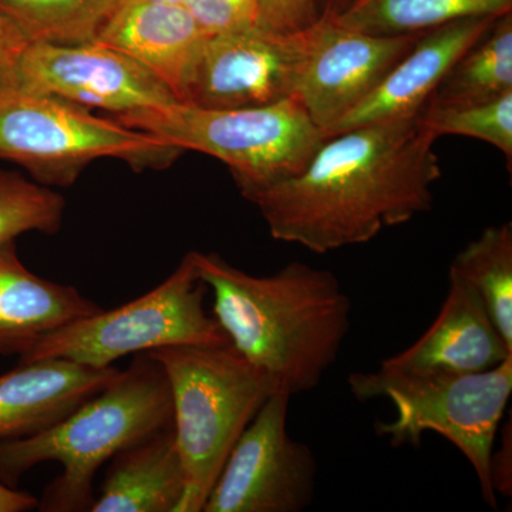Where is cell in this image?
Listing matches in <instances>:
<instances>
[{
	"label": "cell",
	"instance_id": "cell-2",
	"mask_svg": "<svg viewBox=\"0 0 512 512\" xmlns=\"http://www.w3.org/2000/svg\"><path fill=\"white\" fill-rule=\"evenodd\" d=\"M190 254L232 348L291 396L315 389L349 335L352 302L339 279L302 262L254 276L221 255Z\"/></svg>",
	"mask_w": 512,
	"mask_h": 512
},
{
	"label": "cell",
	"instance_id": "cell-10",
	"mask_svg": "<svg viewBox=\"0 0 512 512\" xmlns=\"http://www.w3.org/2000/svg\"><path fill=\"white\" fill-rule=\"evenodd\" d=\"M306 47V29L282 35L252 26L208 35L185 77L180 103L248 109L295 97Z\"/></svg>",
	"mask_w": 512,
	"mask_h": 512
},
{
	"label": "cell",
	"instance_id": "cell-7",
	"mask_svg": "<svg viewBox=\"0 0 512 512\" xmlns=\"http://www.w3.org/2000/svg\"><path fill=\"white\" fill-rule=\"evenodd\" d=\"M181 153L59 97L20 90L0 96V158L22 165L43 185L70 187L99 158H120L143 170L167 167Z\"/></svg>",
	"mask_w": 512,
	"mask_h": 512
},
{
	"label": "cell",
	"instance_id": "cell-27",
	"mask_svg": "<svg viewBox=\"0 0 512 512\" xmlns=\"http://www.w3.org/2000/svg\"><path fill=\"white\" fill-rule=\"evenodd\" d=\"M29 42L0 10V96L19 89V67Z\"/></svg>",
	"mask_w": 512,
	"mask_h": 512
},
{
	"label": "cell",
	"instance_id": "cell-13",
	"mask_svg": "<svg viewBox=\"0 0 512 512\" xmlns=\"http://www.w3.org/2000/svg\"><path fill=\"white\" fill-rule=\"evenodd\" d=\"M497 19H458L421 33L412 49L329 131L328 137L367 124L420 114L454 64L483 39Z\"/></svg>",
	"mask_w": 512,
	"mask_h": 512
},
{
	"label": "cell",
	"instance_id": "cell-14",
	"mask_svg": "<svg viewBox=\"0 0 512 512\" xmlns=\"http://www.w3.org/2000/svg\"><path fill=\"white\" fill-rule=\"evenodd\" d=\"M512 356L490 313L466 279L448 269V291L436 320L409 349L383 360L403 372L477 373Z\"/></svg>",
	"mask_w": 512,
	"mask_h": 512
},
{
	"label": "cell",
	"instance_id": "cell-5",
	"mask_svg": "<svg viewBox=\"0 0 512 512\" xmlns=\"http://www.w3.org/2000/svg\"><path fill=\"white\" fill-rule=\"evenodd\" d=\"M348 384L362 402L386 397L394 404L396 419L376 424L379 436L393 447L419 446L427 431L453 443L476 471L485 504L497 508L490 460L512 393V356L477 373L403 372L380 366L376 372L353 373Z\"/></svg>",
	"mask_w": 512,
	"mask_h": 512
},
{
	"label": "cell",
	"instance_id": "cell-1",
	"mask_svg": "<svg viewBox=\"0 0 512 512\" xmlns=\"http://www.w3.org/2000/svg\"><path fill=\"white\" fill-rule=\"evenodd\" d=\"M437 140L420 114L353 128L326 138L301 173L247 200L278 241L315 254L366 244L430 210Z\"/></svg>",
	"mask_w": 512,
	"mask_h": 512
},
{
	"label": "cell",
	"instance_id": "cell-11",
	"mask_svg": "<svg viewBox=\"0 0 512 512\" xmlns=\"http://www.w3.org/2000/svg\"><path fill=\"white\" fill-rule=\"evenodd\" d=\"M18 90L59 97L116 117L178 101L146 66L97 40L69 46L29 43L20 60Z\"/></svg>",
	"mask_w": 512,
	"mask_h": 512
},
{
	"label": "cell",
	"instance_id": "cell-18",
	"mask_svg": "<svg viewBox=\"0 0 512 512\" xmlns=\"http://www.w3.org/2000/svg\"><path fill=\"white\" fill-rule=\"evenodd\" d=\"M92 512H177L187 478L174 426L154 431L111 458Z\"/></svg>",
	"mask_w": 512,
	"mask_h": 512
},
{
	"label": "cell",
	"instance_id": "cell-28",
	"mask_svg": "<svg viewBox=\"0 0 512 512\" xmlns=\"http://www.w3.org/2000/svg\"><path fill=\"white\" fill-rule=\"evenodd\" d=\"M490 480L495 495L511 498L512 495V426L511 417L501 430V444L493 450L490 460Z\"/></svg>",
	"mask_w": 512,
	"mask_h": 512
},
{
	"label": "cell",
	"instance_id": "cell-9",
	"mask_svg": "<svg viewBox=\"0 0 512 512\" xmlns=\"http://www.w3.org/2000/svg\"><path fill=\"white\" fill-rule=\"evenodd\" d=\"M291 394L268 397L229 451L202 512H302L315 498L311 448L288 433Z\"/></svg>",
	"mask_w": 512,
	"mask_h": 512
},
{
	"label": "cell",
	"instance_id": "cell-12",
	"mask_svg": "<svg viewBox=\"0 0 512 512\" xmlns=\"http://www.w3.org/2000/svg\"><path fill=\"white\" fill-rule=\"evenodd\" d=\"M306 36L295 97L326 138L420 37L367 35L343 28L326 15L306 29Z\"/></svg>",
	"mask_w": 512,
	"mask_h": 512
},
{
	"label": "cell",
	"instance_id": "cell-4",
	"mask_svg": "<svg viewBox=\"0 0 512 512\" xmlns=\"http://www.w3.org/2000/svg\"><path fill=\"white\" fill-rule=\"evenodd\" d=\"M163 366L173 396L174 433L187 478L177 512H202L229 451L278 386L225 346L147 352Z\"/></svg>",
	"mask_w": 512,
	"mask_h": 512
},
{
	"label": "cell",
	"instance_id": "cell-19",
	"mask_svg": "<svg viewBox=\"0 0 512 512\" xmlns=\"http://www.w3.org/2000/svg\"><path fill=\"white\" fill-rule=\"evenodd\" d=\"M512 12V0H346L333 13V22L376 36L421 35L458 19Z\"/></svg>",
	"mask_w": 512,
	"mask_h": 512
},
{
	"label": "cell",
	"instance_id": "cell-31",
	"mask_svg": "<svg viewBox=\"0 0 512 512\" xmlns=\"http://www.w3.org/2000/svg\"><path fill=\"white\" fill-rule=\"evenodd\" d=\"M346 0H326V8L323 13H333L338 10Z\"/></svg>",
	"mask_w": 512,
	"mask_h": 512
},
{
	"label": "cell",
	"instance_id": "cell-6",
	"mask_svg": "<svg viewBox=\"0 0 512 512\" xmlns=\"http://www.w3.org/2000/svg\"><path fill=\"white\" fill-rule=\"evenodd\" d=\"M116 120L177 150L227 164L245 200L301 173L326 140L296 97L248 109H202L177 101Z\"/></svg>",
	"mask_w": 512,
	"mask_h": 512
},
{
	"label": "cell",
	"instance_id": "cell-26",
	"mask_svg": "<svg viewBox=\"0 0 512 512\" xmlns=\"http://www.w3.org/2000/svg\"><path fill=\"white\" fill-rule=\"evenodd\" d=\"M318 19V0H255V26L268 32H302Z\"/></svg>",
	"mask_w": 512,
	"mask_h": 512
},
{
	"label": "cell",
	"instance_id": "cell-3",
	"mask_svg": "<svg viewBox=\"0 0 512 512\" xmlns=\"http://www.w3.org/2000/svg\"><path fill=\"white\" fill-rule=\"evenodd\" d=\"M174 423L173 396L163 366L147 353L101 392L49 430L0 443V483L15 487L30 468L62 464L47 485L40 511H90L93 481L106 461L154 431Z\"/></svg>",
	"mask_w": 512,
	"mask_h": 512
},
{
	"label": "cell",
	"instance_id": "cell-21",
	"mask_svg": "<svg viewBox=\"0 0 512 512\" xmlns=\"http://www.w3.org/2000/svg\"><path fill=\"white\" fill-rule=\"evenodd\" d=\"M450 268L476 289L512 348V225H491L480 237L468 242L451 262Z\"/></svg>",
	"mask_w": 512,
	"mask_h": 512
},
{
	"label": "cell",
	"instance_id": "cell-24",
	"mask_svg": "<svg viewBox=\"0 0 512 512\" xmlns=\"http://www.w3.org/2000/svg\"><path fill=\"white\" fill-rule=\"evenodd\" d=\"M424 126L437 138L473 137L485 141L512 160V92L498 99L460 107L426 106L420 113Z\"/></svg>",
	"mask_w": 512,
	"mask_h": 512
},
{
	"label": "cell",
	"instance_id": "cell-25",
	"mask_svg": "<svg viewBox=\"0 0 512 512\" xmlns=\"http://www.w3.org/2000/svg\"><path fill=\"white\" fill-rule=\"evenodd\" d=\"M184 6L207 35L255 26V0H184Z\"/></svg>",
	"mask_w": 512,
	"mask_h": 512
},
{
	"label": "cell",
	"instance_id": "cell-30",
	"mask_svg": "<svg viewBox=\"0 0 512 512\" xmlns=\"http://www.w3.org/2000/svg\"><path fill=\"white\" fill-rule=\"evenodd\" d=\"M128 3H184V0H120V5Z\"/></svg>",
	"mask_w": 512,
	"mask_h": 512
},
{
	"label": "cell",
	"instance_id": "cell-20",
	"mask_svg": "<svg viewBox=\"0 0 512 512\" xmlns=\"http://www.w3.org/2000/svg\"><path fill=\"white\" fill-rule=\"evenodd\" d=\"M511 92L512 13H507L454 64L426 106H468Z\"/></svg>",
	"mask_w": 512,
	"mask_h": 512
},
{
	"label": "cell",
	"instance_id": "cell-17",
	"mask_svg": "<svg viewBox=\"0 0 512 512\" xmlns=\"http://www.w3.org/2000/svg\"><path fill=\"white\" fill-rule=\"evenodd\" d=\"M101 309L73 286L40 278L0 245V355H23L49 333Z\"/></svg>",
	"mask_w": 512,
	"mask_h": 512
},
{
	"label": "cell",
	"instance_id": "cell-29",
	"mask_svg": "<svg viewBox=\"0 0 512 512\" xmlns=\"http://www.w3.org/2000/svg\"><path fill=\"white\" fill-rule=\"evenodd\" d=\"M39 505L33 495L22 493L9 485L0 483V512L30 511Z\"/></svg>",
	"mask_w": 512,
	"mask_h": 512
},
{
	"label": "cell",
	"instance_id": "cell-15",
	"mask_svg": "<svg viewBox=\"0 0 512 512\" xmlns=\"http://www.w3.org/2000/svg\"><path fill=\"white\" fill-rule=\"evenodd\" d=\"M119 373L113 366L99 369L56 357L19 362L0 376V443L49 430Z\"/></svg>",
	"mask_w": 512,
	"mask_h": 512
},
{
	"label": "cell",
	"instance_id": "cell-23",
	"mask_svg": "<svg viewBox=\"0 0 512 512\" xmlns=\"http://www.w3.org/2000/svg\"><path fill=\"white\" fill-rule=\"evenodd\" d=\"M66 201L47 185L0 170V245L37 231L55 235L62 228Z\"/></svg>",
	"mask_w": 512,
	"mask_h": 512
},
{
	"label": "cell",
	"instance_id": "cell-22",
	"mask_svg": "<svg viewBox=\"0 0 512 512\" xmlns=\"http://www.w3.org/2000/svg\"><path fill=\"white\" fill-rule=\"evenodd\" d=\"M120 0H0L29 43L82 45L97 39Z\"/></svg>",
	"mask_w": 512,
	"mask_h": 512
},
{
	"label": "cell",
	"instance_id": "cell-16",
	"mask_svg": "<svg viewBox=\"0 0 512 512\" xmlns=\"http://www.w3.org/2000/svg\"><path fill=\"white\" fill-rule=\"evenodd\" d=\"M207 36L184 3H128L114 10L96 40L146 66L180 101Z\"/></svg>",
	"mask_w": 512,
	"mask_h": 512
},
{
	"label": "cell",
	"instance_id": "cell-8",
	"mask_svg": "<svg viewBox=\"0 0 512 512\" xmlns=\"http://www.w3.org/2000/svg\"><path fill=\"white\" fill-rule=\"evenodd\" d=\"M205 291L207 286L198 279L187 254L153 291L49 333L20 355V362L56 357L103 369L131 353L170 346L231 345L214 316L205 311Z\"/></svg>",
	"mask_w": 512,
	"mask_h": 512
}]
</instances>
